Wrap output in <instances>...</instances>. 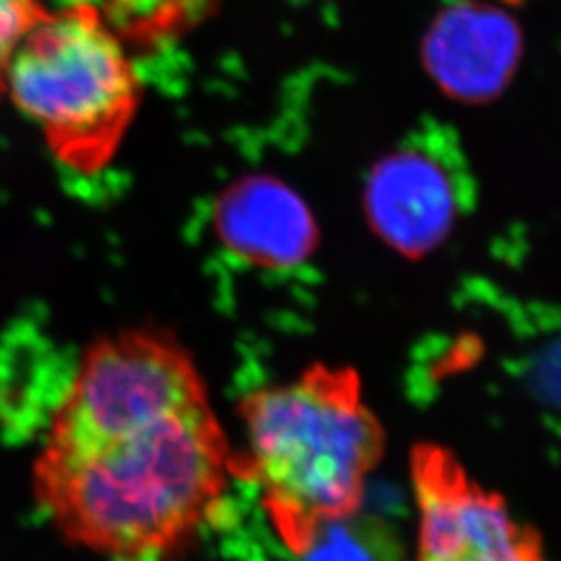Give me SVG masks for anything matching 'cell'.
Masks as SVG:
<instances>
[{
	"instance_id": "obj_6",
	"label": "cell",
	"mask_w": 561,
	"mask_h": 561,
	"mask_svg": "<svg viewBox=\"0 0 561 561\" xmlns=\"http://www.w3.org/2000/svg\"><path fill=\"white\" fill-rule=\"evenodd\" d=\"M422 69L445 99L479 106L500 101L524 59V30L493 0L445 4L422 34Z\"/></svg>"
},
{
	"instance_id": "obj_1",
	"label": "cell",
	"mask_w": 561,
	"mask_h": 561,
	"mask_svg": "<svg viewBox=\"0 0 561 561\" xmlns=\"http://www.w3.org/2000/svg\"><path fill=\"white\" fill-rule=\"evenodd\" d=\"M233 468L192 354L169 333L136 329L81 354L42 437L34 493L81 549L161 560L213 520Z\"/></svg>"
},
{
	"instance_id": "obj_8",
	"label": "cell",
	"mask_w": 561,
	"mask_h": 561,
	"mask_svg": "<svg viewBox=\"0 0 561 561\" xmlns=\"http://www.w3.org/2000/svg\"><path fill=\"white\" fill-rule=\"evenodd\" d=\"M296 556L300 561H403L393 533L358 512L322 522Z\"/></svg>"
},
{
	"instance_id": "obj_7",
	"label": "cell",
	"mask_w": 561,
	"mask_h": 561,
	"mask_svg": "<svg viewBox=\"0 0 561 561\" xmlns=\"http://www.w3.org/2000/svg\"><path fill=\"white\" fill-rule=\"evenodd\" d=\"M215 231L229 254L268 271L300 266L319 243L308 204L271 175H250L229 185L215 206Z\"/></svg>"
},
{
	"instance_id": "obj_2",
	"label": "cell",
	"mask_w": 561,
	"mask_h": 561,
	"mask_svg": "<svg viewBox=\"0 0 561 561\" xmlns=\"http://www.w3.org/2000/svg\"><path fill=\"white\" fill-rule=\"evenodd\" d=\"M243 472L291 553L321 526L358 512L382 449L375 416L352 373L317 366L241 403Z\"/></svg>"
},
{
	"instance_id": "obj_9",
	"label": "cell",
	"mask_w": 561,
	"mask_h": 561,
	"mask_svg": "<svg viewBox=\"0 0 561 561\" xmlns=\"http://www.w3.org/2000/svg\"><path fill=\"white\" fill-rule=\"evenodd\" d=\"M38 0H0V92L20 42L42 15Z\"/></svg>"
},
{
	"instance_id": "obj_10",
	"label": "cell",
	"mask_w": 561,
	"mask_h": 561,
	"mask_svg": "<svg viewBox=\"0 0 561 561\" xmlns=\"http://www.w3.org/2000/svg\"><path fill=\"white\" fill-rule=\"evenodd\" d=\"M542 385L561 401V347L549 356L542 368Z\"/></svg>"
},
{
	"instance_id": "obj_4",
	"label": "cell",
	"mask_w": 561,
	"mask_h": 561,
	"mask_svg": "<svg viewBox=\"0 0 561 561\" xmlns=\"http://www.w3.org/2000/svg\"><path fill=\"white\" fill-rule=\"evenodd\" d=\"M419 561H545L541 541L502 497L470 481L456 458L433 445L414 451Z\"/></svg>"
},
{
	"instance_id": "obj_3",
	"label": "cell",
	"mask_w": 561,
	"mask_h": 561,
	"mask_svg": "<svg viewBox=\"0 0 561 561\" xmlns=\"http://www.w3.org/2000/svg\"><path fill=\"white\" fill-rule=\"evenodd\" d=\"M4 90L60 164L85 175L115 157L140 102L123 44L88 4L42 11L9 62Z\"/></svg>"
},
{
	"instance_id": "obj_5",
	"label": "cell",
	"mask_w": 561,
	"mask_h": 561,
	"mask_svg": "<svg viewBox=\"0 0 561 561\" xmlns=\"http://www.w3.org/2000/svg\"><path fill=\"white\" fill-rule=\"evenodd\" d=\"M461 178L442 136L421 134L370 169L364 210L375 233L403 256L439 248L460 217Z\"/></svg>"
}]
</instances>
